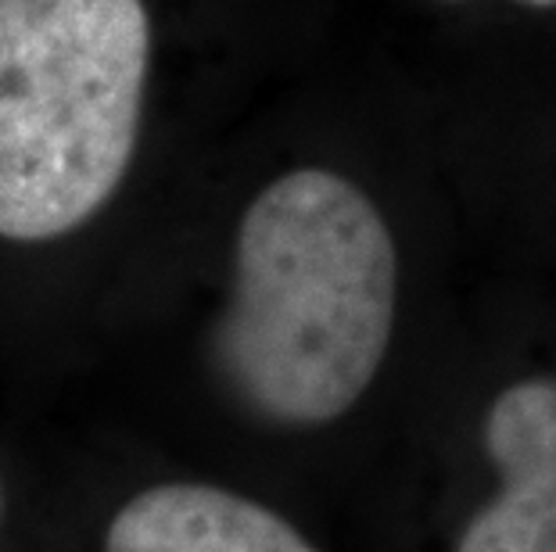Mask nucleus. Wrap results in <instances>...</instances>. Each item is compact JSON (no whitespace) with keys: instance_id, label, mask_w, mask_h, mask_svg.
I'll use <instances>...</instances> for the list:
<instances>
[{"instance_id":"f257e3e1","label":"nucleus","mask_w":556,"mask_h":552,"mask_svg":"<svg viewBox=\"0 0 556 552\" xmlns=\"http://www.w3.org/2000/svg\"><path fill=\"white\" fill-rule=\"evenodd\" d=\"M395 301L399 252L377 205L330 169H291L238 227L212 356L258 416L327 424L377 377Z\"/></svg>"},{"instance_id":"f03ea898","label":"nucleus","mask_w":556,"mask_h":552,"mask_svg":"<svg viewBox=\"0 0 556 552\" xmlns=\"http://www.w3.org/2000/svg\"><path fill=\"white\" fill-rule=\"evenodd\" d=\"M148 68L144 0H0V238H65L112 202Z\"/></svg>"},{"instance_id":"7ed1b4c3","label":"nucleus","mask_w":556,"mask_h":552,"mask_svg":"<svg viewBox=\"0 0 556 552\" xmlns=\"http://www.w3.org/2000/svg\"><path fill=\"white\" fill-rule=\"evenodd\" d=\"M484 449L503 491L456 552H556V377L506 387L489 409Z\"/></svg>"},{"instance_id":"20e7f679","label":"nucleus","mask_w":556,"mask_h":552,"mask_svg":"<svg viewBox=\"0 0 556 552\" xmlns=\"http://www.w3.org/2000/svg\"><path fill=\"white\" fill-rule=\"evenodd\" d=\"M104 552H316L274 510L212 485H159L112 516Z\"/></svg>"},{"instance_id":"39448f33","label":"nucleus","mask_w":556,"mask_h":552,"mask_svg":"<svg viewBox=\"0 0 556 552\" xmlns=\"http://www.w3.org/2000/svg\"><path fill=\"white\" fill-rule=\"evenodd\" d=\"M448 4H456V0H448ZM517 4H528V8H556V0H517Z\"/></svg>"},{"instance_id":"423d86ee","label":"nucleus","mask_w":556,"mask_h":552,"mask_svg":"<svg viewBox=\"0 0 556 552\" xmlns=\"http://www.w3.org/2000/svg\"><path fill=\"white\" fill-rule=\"evenodd\" d=\"M0 513H4V499H0Z\"/></svg>"}]
</instances>
